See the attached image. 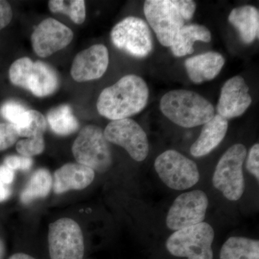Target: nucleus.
Wrapping results in <instances>:
<instances>
[{"label": "nucleus", "instance_id": "27", "mask_svg": "<svg viewBox=\"0 0 259 259\" xmlns=\"http://www.w3.org/2000/svg\"><path fill=\"white\" fill-rule=\"evenodd\" d=\"M45 141L44 136L20 140L16 144V150L21 156L32 158L44 152Z\"/></svg>", "mask_w": 259, "mask_h": 259}, {"label": "nucleus", "instance_id": "23", "mask_svg": "<svg viewBox=\"0 0 259 259\" xmlns=\"http://www.w3.org/2000/svg\"><path fill=\"white\" fill-rule=\"evenodd\" d=\"M49 123L53 132L58 136H67L74 134L79 129L77 119L69 105H61L53 108L47 115Z\"/></svg>", "mask_w": 259, "mask_h": 259}, {"label": "nucleus", "instance_id": "30", "mask_svg": "<svg viewBox=\"0 0 259 259\" xmlns=\"http://www.w3.org/2000/svg\"><path fill=\"white\" fill-rule=\"evenodd\" d=\"M246 168L248 171L259 180V145L255 144L250 148L247 158Z\"/></svg>", "mask_w": 259, "mask_h": 259}, {"label": "nucleus", "instance_id": "3", "mask_svg": "<svg viewBox=\"0 0 259 259\" xmlns=\"http://www.w3.org/2000/svg\"><path fill=\"white\" fill-rule=\"evenodd\" d=\"M162 113L176 125L186 128L204 125L215 115L210 102L194 92L171 90L162 97Z\"/></svg>", "mask_w": 259, "mask_h": 259}, {"label": "nucleus", "instance_id": "32", "mask_svg": "<svg viewBox=\"0 0 259 259\" xmlns=\"http://www.w3.org/2000/svg\"><path fill=\"white\" fill-rule=\"evenodd\" d=\"M14 179L15 171L10 169L5 164L0 166V180L6 185H9L14 181Z\"/></svg>", "mask_w": 259, "mask_h": 259}, {"label": "nucleus", "instance_id": "31", "mask_svg": "<svg viewBox=\"0 0 259 259\" xmlns=\"http://www.w3.org/2000/svg\"><path fill=\"white\" fill-rule=\"evenodd\" d=\"M13 16V10L10 3L4 0H0V30L9 25Z\"/></svg>", "mask_w": 259, "mask_h": 259}, {"label": "nucleus", "instance_id": "26", "mask_svg": "<svg viewBox=\"0 0 259 259\" xmlns=\"http://www.w3.org/2000/svg\"><path fill=\"white\" fill-rule=\"evenodd\" d=\"M47 121L46 117L36 110H31V120L27 127L18 129L19 137L30 138L44 136L47 128Z\"/></svg>", "mask_w": 259, "mask_h": 259}, {"label": "nucleus", "instance_id": "33", "mask_svg": "<svg viewBox=\"0 0 259 259\" xmlns=\"http://www.w3.org/2000/svg\"><path fill=\"white\" fill-rule=\"evenodd\" d=\"M11 194L12 190L9 186L0 180V202L8 200Z\"/></svg>", "mask_w": 259, "mask_h": 259}, {"label": "nucleus", "instance_id": "12", "mask_svg": "<svg viewBox=\"0 0 259 259\" xmlns=\"http://www.w3.org/2000/svg\"><path fill=\"white\" fill-rule=\"evenodd\" d=\"M209 200L201 190L180 194L170 207L166 226L172 231H179L203 222Z\"/></svg>", "mask_w": 259, "mask_h": 259}, {"label": "nucleus", "instance_id": "34", "mask_svg": "<svg viewBox=\"0 0 259 259\" xmlns=\"http://www.w3.org/2000/svg\"><path fill=\"white\" fill-rule=\"evenodd\" d=\"M9 259H35L32 257L31 255H29L28 254H25V253H15V254L12 255L10 256Z\"/></svg>", "mask_w": 259, "mask_h": 259}, {"label": "nucleus", "instance_id": "13", "mask_svg": "<svg viewBox=\"0 0 259 259\" xmlns=\"http://www.w3.org/2000/svg\"><path fill=\"white\" fill-rule=\"evenodd\" d=\"M73 37L71 29L56 19L48 18L32 32V47L37 56L47 58L69 46Z\"/></svg>", "mask_w": 259, "mask_h": 259}, {"label": "nucleus", "instance_id": "5", "mask_svg": "<svg viewBox=\"0 0 259 259\" xmlns=\"http://www.w3.org/2000/svg\"><path fill=\"white\" fill-rule=\"evenodd\" d=\"M71 151L76 163L94 171L105 173L111 168V150L104 131L98 126L89 125L81 129Z\"/></svg>", "mask_w": 259, "mask_h": 259}, {"label": "nucleus", "instance_id": "21", "mask_svg": "<svg viewBox=\"0 0 259 259\" xmlns=\"http://www.w3.org/2000/svg\"><path fill=\"white\" fill-rule=\"evenodd\" d=\"M53 177L50 171L40 168L34 171L20 194L23 204H30L37 199L45 198L52 190Z\"/></svg>", "mask_w": 259, "mask_h": 259}, {"label": "nucleus", "instance_id": "29", "mask_svg": "<svg viewBox=\"0 0 259 259\" xmlns=\"http://www.w3.org/2000/svg\"><path fill=\"white\" fill-rule=\"evenodd\" d=\"M5 165L13 171L20 170V171H28L33 165V160L30 157L13 155L5 158Z\"/></svg>", "mask_w": 259, "mask_h": 259}, {"label": "nucleus", "instance_id": "14", "mask_svg": "<svg viewBox=\"0 0 259 259\" xmlns=\"http://www.w3.org/2000/svg\"><path fill=\"white\" fill-rule=\"evenodd\" d=\"M108 65L107 47L95 44L76 54L71 65V75L77 82L98 79L106 72Z\"/></svg>", "mask_w": 259, "mask_h": 259}, {"label": "nucleus", "instance_id": "2", "mask_svg": "<svg viewBox=\"0 0 259 259\" xmlns=\"http://www.w3.org/2000/svg\"><path fill=\"white\" fill-rule=\"evenodd\" d=\"M195 2L192 0H147L145 16L163 47H170L186 21L193 18Z\"/></svg>", "mask_w": 259, "mask_h": 259}, {"label": "nucleus", "instance_id": "19", "mask_svg": "<svg viewBox=\"0 0 259 259\" xmlns=\"http://www.w3.org/2000/svg\"><path fill=\"white\" fill-rule=\"evenodd\" d=\"M228 21L238 30L242 41L252 44L258 38V10L251 5L235 8L230 13Z\"/></svg>", "mask_w": 259, "mask_h": 259}, {"label": "nucleus", "instance_id": "25", "mask_svg": "<svg viewBox=\"0 0 259 259\" xmlns=\"http://www.w3.org/2000/svg\"><path fill=\"white\" fill-rule=\"evenodd\" d=\"M0 113L17 130L27 127L31 120V110L13 100L5 102L0 108Z\"/></svg>", "mask_w": 259, "mask_h": 259}, {"label": "nucleus", "instance_id": "18", "mask_svg": "<svg viewBox=\"0 0 259 259\" xmlns=\"http://www.w3.org/2000/svg\"><path fill=\"white\" fill-rule=\"evenodd\" d=\"M228 129V120L218 114L214 115L203 125L198 139L191 146V154L196 158L208 155L222 142Z\"/></svg>", "mask_w": 259, "mask_h": 259}, {"label": "nucleus", "instance_id": "17", "mask_svg": "<svg viewBox=\"0 0 259 259\" xmlns=\"http://www.w3.org/2000/svg\"><path fill=\"white\" fill-rule=\"evenodd\" d=\"M226 60L218 52L209 51L192 56L185 61V69L192 82L201 83L210 81L221 72Z\"/></svg>", "mask_w": 259, "mask_h": 259}, {"label": "nucleus", "instance_id": "1", "mask_svg": "<svg viewBox=\"0 0 259 259\" xmlns=\"http://www.w3.org/2000/svg\"><path fill=\"white\" fill-rule=\"evenodd\" d=\"M148 96L146 81L137 75H127L100 93L97 111L112 121L129 118L144 110Z\"/></svg>", "mask_w": 259, "mask_h": 259}, {"label": "nucleus", "instance_id": "24", "mask_svg": "<svg viewBox=\"0 0 259 259\" xmlns=\"http://www.w3.org/2000/svg\"><path fill=\"white\" fill-rule=\"evenodd\" d=\"M49 8L51 13L67 15L78 25L82 24L86 19V7L83 0H51Z\"/></svg>", "mask_w": 259, "mask_h": 259}, {"label": "nucleus", "instance_id": "20", "mask_svg": "<svg viewBox=\"0 0 259 259\" xmlns=\"http://www.w3.org/2000/svg\"><path fill=\"white\" fill-rule=\"evenodd\" d=\"M211 39L210 31L204 25H185L177 34L170 47L174 56L182 57L193 54L194 44L196 41L209 42Z\"/></svg>", "mask_w": 259, "mask_h": 259}, {"label": "nucleus", "instance_id": "6", "mask_svg": "<svg viewBox=\"0 0 259 259\" xmlns=\"http://www.w3.org/2000/svg\"><path fill=\"white\" fill-rule=\"evenodd\" d=\"M246 155V148L243 144L233 145L227 150L216 166L213 186L229 200H238L244 192L243 164Z\"/></svg>", "mask_w": 259, "mask_h": 259}, {"label": "nucleus", "instance_id": "28", "mask_svg": "<svg viewBox=\"0 0 259 259\" xmlns=\"http://www.w3.org/2000/svg\"><path fill=\"white\" fill-rule=\"evenodd\" d=\"M19 135L15 126L0 122V151L14 146L18 141Z\"/></svg>", "mask_w": 259, "mask_h": 259}, {"label": "nucleus", "instance_id": "10", "mask_svg": "<svg viewBox=\"0 0 259 259\" xmlns=\"http://www.w3.org/2000/svg\"><path fill=\"white\" fill-rule=\"evenodd\" d=\"M48 241L51 259L83 258V233L74 220L64 218L51 223Z\"/></svg>", "mask_w": 259, "mask_h": 259}, {"label": "nucleus", "instance_id": "4", "mask_svg": "<svg viewBox=\"0 0 259 259\" xmlns=\"http://www.w3.org/2000/svg\"><path fill=\"white\" fill-rule=\"evenodd\" d=\"M10 81L15 86L28 90L37 97L49 96L59 87V76L55 70L42 61H32L20 58L9 69Z\"/></svg>", "mask_w": 259, "mask_h": 259}, {"label": "nucleus", "instance_id": "11", "mask_svg": "<svg viewBox=\"0 0 259 259\" xmlns=\"http://www.w3.org/2000/svg\"><path fill=\"white\" fill-rule=\"evenodd\" d=\"M108 142L126 150L133 159L143 161L149 153L147 135L138 122L131 118L113 120L104 131Z\"/></svg>", "mask_w": 259, "mask_h": 259}, {"label": "nucleus", "instance_id": "16", "mask_svg": "<svg viewBox=\"0 0 259 259\" xmlns=\"http://www.w3.org/2000/svg\"><path fill=\"white\" fill-rule=\"evenodd\" d=\"M95 173L91 168L78 163H66L54 172V193L61 194L70 190H82L91 185Z\"/></svg>", "mask_w": 259, "mask_h": 259}, {"label": "nucleus", "instance_id": "9", "mask_svg": "<svg viewBox=\"0 0 259 259\" xmlns=\"http://www.w3.org/2000/svg\"><path fill=\"white\" fill-rule=\"evenodd\" d=\"M113 45L134 57H146L153 50V38L148 24L130 16L119 22L110 33Z\"/></svg>", "mask_w": 259, "mask_h": 259}, {"label": "nucleus", "instance_id": "8", "mask_svg": "<svg viewBox=\"0 0 259 259\" xmlns=\"http://www.w3.org/2000/svg\"><path fill=\"white\" fill-rule=\"evenodd\" d=\"M155 169L162 182L175 190H185L199 180L195 162L175 150H168L156 158Z\"/></svg>", "mask_w": 259, "mask_h": 259}, {"label": "nucleus", "instance_id": "7", "mask_svg": "<svg viewBox=\"0 0 259 259\" xmlns=\"http://www.w3.org/2000/svg\"><path fill=\"white\" fill-rule=\"evenodd\" d=\"M214 231L210 225L201 223L175 231L166 241L171 255L188 259H213Z\"/></svg>", "mask_w": 259, "mask_h": 259}, {"label": "nucleus", "instance_id": "22", "mask_svg": "<svg viewBox=\"0 0 259 259\" xmlns=\"http://www.w3.org/2000/svg\"><path fill=\"white\" fill-rule=\"evenodd\" d=\"M220 259H259V241L231 237L223 244Z\"/></svg>", "mask_w": 259, "mask_h": 259}, {"label": "nucleus", "instance_id": "15", "mask_svg": "<svg viewBox=\"0 0 259 259\" xmlns=\"http://www.w3.org/2000/svg\"><path fill=\"white\" fill-rule=\"evenodd\" d=\"M252 102L249 88L242 76L228 79L221 89L217 105L218 115L227 119L243 115Z\"/></svg>", "mask_w": 259, "mask_h": 259}, {"label": "nucleus", "instance_id": "35", "mask_svg": "<svg viewBox=\"0 0 259 259\" xmlns=\"http://www.w3.org/2000/svg\"><path fill=\"white\" fill-rule=\"evenodd\" d=\"M6 253L4 242L0 238V259H4Z\"/></svg>", "mask_w": 259, "mask_h": 259}]
</instances>
